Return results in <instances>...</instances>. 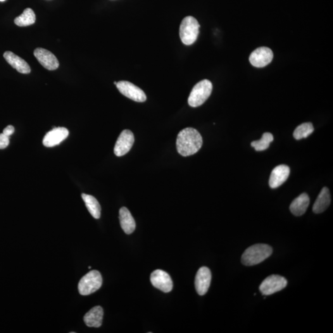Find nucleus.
<instances>
[{"instance_id":"obj_1","label":"nucleus","mask_w":333,"mask_h":333,"mask_svg":"<svg viewBox=\"0 0 333 333\" xmlns=\"http://www.w3.org/2000/svg\"><path fill=\"white\" fill-rule=\"evenodd\" d=\"M176 145L180 155L184 157L193 155L201 148L203 138L195 128H186L178 133Z\"/></svg>"},{"instance_id":"obj_2","label":"nucleus","mask_w":333,"mask_h":333,"mask_svg":"<svg viewBox=\"0 0 333 333\" xmlns=\"http://www.w3.org/2000/svg\"><path fill=\"white\" fill-rule=\"evenodd\" d=\"M273 249L269 245L258 244L250 246L242 254L241 261L246 266H253L262 262L272 255Z\"/></svg>"},{"instance_id":"obj_3","label":"nucleus","mask_w":333,"mask_h":333,"mask_svg":"<svg viewBox=\"0 0 333 333\" xmlns=\"http://www.w3.org/2000/svg\"><path fill=\"white\" fill-rule=\"evenodd\" d=\"M213 92V84L209 80L200 81L193 87L189 97V105L192 108L201 106L206 101Z\"/></svg>"},{"instance_id":"obj_4","label":"nucleus","mask_w":333,"mask_h":333,"mask_svg":"<svg viewBox=\"0 0 333 333\" xmlns=\"http://www.w3.org/2000/svg\"><path fill=\"white\" fill-rule=\"evenodd\" d=\"M198 21L192 16L183 19L180 27V37L183 44L191 45L196 41L199 33Z\"/></svg>"},{"instance_id":"obj_5","label":"nucleus","mask_w":333,"mask_h":333,"mask_svg":"<svg viewBox=\"0 0 333 333\" xmlns=\"http://www.w3.org/2000/svg\"><path fill=\"white\" fill-rule=\"evenodd\" d=\"M103 278L101 273L97 270H92L81 278L78 283V292L82 296L94 293L101 287Z\"/></svg>"},{"instance_id":"obj_6","label":"nucleus","mask_w":333,"mask_h":333,"mask_svg":"<svg viewBox=\"0 0 333 333\" xmlns=\"http://www.w3.org/2000/svg\"><path fill=\"white\" fill-rule=\"evenodd\" d=\"M286 278L280 275H273L266 278L261 283L259 289L264 296H269L282 291L287 286Z\"/></svg>"},{"instance_id":"obj_7","label":"nucleus","mask_w":333,"mask_h":333,"mask_svg":"<svg viewBox=\"0 0 333 333\" xmlns=\"http://www.w3.org/2000/svg\"><path fill=\"white\" fill-rule=\"evenodd\" d=\"M116 86L121 94L133 101L143 103L146 100L144 92L132 83L128 81H120L117 83Z\"/></svg>"},{"instance_id":"obj_8","label":"nucleus","mask_w":333,"mask_h":333,"mask_svg":"<svg viewBox=\"0 0 333 333\" xmlns=\"http://www.w3.org/2000/svg\"><path fill=\"white\" fill-rule=\"evenodd\" d=\"M273 53L272 49L267 47L258 48L252 52L249 56L250 63L256 68H263L273 60Z\"/></svg>"},{"instance_id":"obj_9","label":"nucleus","mask_w":333,"mask_h":333,"mask_svg":"<svg viewBox=\"0 0 333 333\" xmlns=\"http://www.w3.org/2000/svg\"><path fill=\"white\" fill-rule=\"evenodd\" d=\"M134 142V135L130 130H124L122 131L118 140H117L114 149V154L118 157L125 155L132 148Z\"/></svg>"},{"instance_id":"obj_10","label":"nucleus","mask_w":333,"mask_h":333,"mask_svg":"<svg viewBox=\"0 0 333 333\" xmlns=\"http://www.w3.org/2000/svg\"><path fill=\"white\" fill-rule=\"evenodd\" d=\"M152 285L164 292H169L173 289L172 280L167 273L161 270L154 271L151 275Z\"/></svg>"},{"instance_id":"obj_11","label":"nucleus","mask_w":333,"mask_h":333,"mask_svg":"<svg viewBox=\"0 0 333 333\" xmlns=\"http://www.w3.org/2000/svg\"><path fill=\"white\" fill-rule=\"evenodd\" d=\"M211 280V270L208 267L203 266L197 271L196 278H195V287L200 296H203L208 291Z\"/></svg>"},{"instance_id":"obj_12","label":"nucleus","mask_w":333,"mask_h":333,"mask_svg":"<svg viewBox=\"0 0 333 333\" xmlns=\"http://www.w3.org/2000/svg\"><path fill=\"white\" fill-rule=\"evenodd\" d=\"M34 56L45 68L54 71L58 68L59 64L58 59L48 50L39 48L35 50Z\"/></svg>"},{"instance_id":"obj_13","label":"nucleus","mask_w":333,"mask_h":333,"mask_svg":"<svg viewBox=\"0 0 333 333\" xmlns=\"http://www.w3.org/2000/svg\"><path fill=\"white\" fill-rule=\"evenodd\" d=\"M69 130L64 127L54 128L45 135L43 143L45 146L51 147L60 144L68 138Z\"/></svg>"},{"instance_id":"obj_14","label":"nucleus","mask_w":333,"mask_h":333,"mask_svg":"<svg viewBox=\"0 0 333 333\" xmlns=\"http://www.w3.org/2000/svg\"><path fill=\"white\" fill-rule=\"evenodd\" d=\"M290 174V168L286 165H280L271 173L269 185L273 189H277L286 182Z\"/></svg>"},{"instance_id":"obj_15","label":"nucleus","mask_w":333,"mask_h":333,"mask_svg":"<svg viewBox=\"0 0 333 333\" xmlns=\"http://www.w3.org/2000/svg\"><path fill=\"white\" fill-rule=\"evenodd\" d=\"M3 56L6 61L13 68L18 71V72L24 73V74H27V73L30 72V68L27 62L20 58V56H17L13 52L6 51L4 53Z\"/></svg>"},{"instance_id":"obj_16","label":"nucleus","mask_w":333,"mask_h":333,"mask_svg":"<svg viewBox=\"0 0 333 333\" xmlns=\"http://www.w3.org/2000/svg\"><path fill=\"white\" fill-rule=\"evenodd\" d=\"M103 309L100 306H96L85 314L83 320L89 327L99 328L103 323Z\"/></svg>"},{"instance_id":"obj_17","label":"nucleus","mask_w":333,"mask_h":333,"mask_svg":"<svg viewBox=\"0 0 333 333\" xmlns=\"http://www.w3.org/2000/svg\"><path fill=\"white\" fill-rule=\"evenodd\" d=\"M119 220L121 227L126 234L130 235L134 232L136 228V223L130 211L125 207L120 209Z\"/></svg>"},{"instance_id":"obj_18","label":"nucleus","mask_w":333,"mask_h":333,"mask_svg":"<svg viewBox=\"0 0 333 333\" xmlns=\"http://www.w3.org/2000/svg\"><path fill=\"white\" fill-rule=\"evenodd\" d=\"M310 204L308 194L303 193L296 197L290 205V211L296 216H301L306 213Z\"/></svg>"},{"instance_id":"obj_19","label":"nucleus","mask_w":333,"mask_h":333,"mask_svg":"<svg viewBox=\"0 0 333 333\" xmlns=\"http://www.w3.org/2000/svg\"><path fill=\"white\" fill-rule=\"evenodd\" d=\"M331 196L329 190L324 187L320 191L313 206V211L315 214L323 213L330 205Z\"/></svg>"},{"instance_id":"obj_20","label":"nucleus","mask_w":333,"mask_h":333,"mask_svg":"<svg viewBox=\"0 0 333 333\" xmlns=\"http://www.w3.org/2000/svg\"><path fill=\"white\" fill-rule=\"evenodd\" d=\"M82 197L93 217L98 219L101 216V208L97 199L91 195L87 194H82Z\"/></svg>"},{"instance_id":"obj_21","label":"nucleus","mask_w":333,"mask_h":333,"mask_svg":"<svg viewBox=\"0 0 333 333\" xmlns=\"http://www.w3.org/2000/svg\"><path fill=\"white\" fill-rule=\"evenodd\" d=\"M36 20V16L32 9L27 8L20 16L14 20V23L20 27H26L33 24Z\"/></svg>"},{"instance_id":"obj_22","label":"nucleus","mask_w":333,"mask_h":333,"mask_svg":"<svg viewBox=\"0 0 333 333\" xmlns=\"http://www.w3.org/2000/svg\"><path fill=\"white\" fill-rule=\"evenodd\" d=\"M314 127L312 123H304L300 125L295 129L293 136L297 140L306 139L313 132Z\"/></svg>"},{"instance_id":"obj_23","label":"nucleus","mask_w":333,"mask_h":333,"mask_svg":"<svg viewBox=\"0 0 333 333\" xmlns=\"http://www.w3.org/2000/svg\"><path fill=\"white\" fill-rule=\"evenodd\" d=\"M273 141V136L272 133L266 132L264 133L262 137L258 141H254L251 143V146L256 150L257 151H264L268 148L270 144Z\"/></svg>"},{"instance_id":"obj_24","label":"nucleus","mask_w":333,"mask_h":333,"mask_svg":"<svg viewBox=\"0 0 333 333\" xmlns=\"http://www.w3.org/2000/svg\"><path fill=\"white\" fill-rule=\"evenodd\" d=\"M9 144V137L3 134V133L0 134V149H3L8 147Z\"/></svg>"},{"instance_id":"obj_25","label":"nucleus","mask_w":333,"mask_h":333,"mask_svg":"<svg viewBox=\"0 0 333 333\" xmlns=\"http://www.w3.org/2000/svg\"><path fill=\"white\" fill-rule=\"evenodd\" d=\"M14 132V128L13 126L8 125L4 128L3 133V134L6 135V136L10 137L11 135H13Z\"/></svg>"},{"instance_id":"obj_26","label":"nucleus","mask_w":333,"mask_h":333,"mask_svg":"<svg viewBox=\"0 0 333 333\" xmlns=\"http://www.w3.org/2000/svg\"><path fill=\"white\" fill-rule=\"evenodd\" d=\"M5 0H0V1H4Z\"/></svg>"},{"instance_id":"obj_27","label":"nucleus","mask_w":333,"mask_h":333,"mask_svg":"<svg viewBox=\"0 0 333 333\" xmlns=\"http://www.w3.org/2000/svg\"><path fill=\"white\" fill-rule=\"evenodd\" d=\"M117 83H118V82H114V84H115V85H117Z\"/></svg>"},{"instance_id":"obj_28","label":"nucleus","mask_w":333,"mask_h":333,"mask_svg":"<svg viewBox=\"0 0 333 333\" xmlns=\"http://www.w3.org/2000/svg\"><path fill=\"white\" fill-rule=\"evenodd\" d=\"M89 269H90V268H91V266H89Z\"/></svg>"}]
</instances>
